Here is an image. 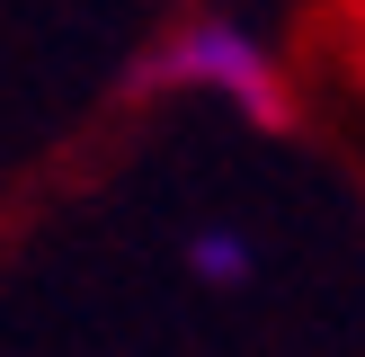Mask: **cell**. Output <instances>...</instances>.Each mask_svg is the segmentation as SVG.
I'll use <instances>...</instances> for the list:
<instances>
[{
    "mask_svg": "<svg viewBox=\"0 0 365 357\" xmlns=\"http://www.w3.org/2000/svg\"><path fill=\"white\" fill-rule=\"evenodd\" d=\"M160 81L214 89V99L250 107V116H277V63H267V45L250 27H232V18H196V27L160 54Z\"/></svg>",
    "mask_w": 365,
    "mask_h": 357,
    "instance_id": "cell-1",
    "label": "cell"
},
{
    "mask_svg": "<svg viewBox=\"0 0 365 357\" xmlns=\"http://www.w3.org/2000/svg\"><path fill=\"white\" fill-rule=\"evenodd\" d=\"M187 268H196L205 286H241V277H250V241H241V232H196Z\"/></svg>",
    "mask_w": 365,
    "mask_h": 357,
    "instance_id": "cell-2",
    "label": "cell"
}]
</instances>
